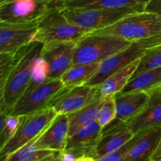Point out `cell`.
Masks as SVG:
<instances>
[{"label": "cell", "mask_w": 161, "mask_h": 161, "mask_svg": "<svg viewBox=\"0 0 161 161\" xmlns=\"http://www.w3.org/2000/svg\"><path fill=\"white\" fill-rule=\"evenodd\" d=\"M54 160L60 161H88L95 160L94 153L83 149H69L57 152Z\"/></svg>", "instance_id": "f1b7e54d"}, {"label": "cell", "mask_w": 161, "mask_h": 161, "mask_svg": "<svg viewBox=\"0 0 161 161\" xmlns=\"http://www.w3.org/2000/svg\"><path fill=\"white\" fill-rule=\"evenodd\" d=\"M149 0H66L49 2L60 8L88 9V8H122L146 5Z\"/></svg>", "instance_id": "ffe728a7"}, {"label": "cell", "mask_w": 161, "mask_h": 161, "mask_svg": "<svg viewBox=\"0 0 161 161\" xmlns=\"http://www.w3.org/2000/svg\"><path fill=\"white\" fill-rule=\"evenodd\" d=\"M43 43L32 41L16 52V60L6 85L0 91V113L9 114L31 81L35 59L42 51Z\"/></svg>", "instance_id": "6da1fadb"}, {"label": "cell", "mask_w": 161, "mask_h": 161, "mask_svg": "<svg viewBox=\"0 0 161 161\" xmlns=\"http://www.w3.org/2000/svg\"><path fill=\"white\" fill-rule=\"evenodd\" d=\"M156 89H157V90H158V91H161V84L160 85V86H157V87H156Z\"/></svg>", "instance_id": "836d02e7"}, {"label": "cell", "mask_w": 161, "mask_h": 161, "mask_svg": "<svg viewBox=\"0 0 161 161\" xmlns=\"http://www.w3.org/2000/svg\"><path fill=\"white\" fill-rule=\"evenodd\" d=\"M57 115L53 108L47 107L35 113L20 116V122L15 135L0 149V160L6 161L14 152L28 143L37 140Z\"/></svg>", "instance_id": "5b68a950"}, {"label": "cell", "mask_w": 161, "mask_h": 161, "mask_svg": "<svg viewBox=\"0 0 161 161\" xmlns=\"http://www.w3.org/2000/svg\"><path fill=\"white\" fill-rule=\"evenodd\" d=\"M37 22L12 23L0 21V52L15 53L34 41Z\"/></svg>", "instance_id": "7c38bea8"}, {"label": "cell", "mask_w": 161, "mask_h": 161, "mask_svg": "<svg viewBox=\"0 0 161 161\" xmlns=\"http://www.w3.org/2000/svg\"><path fill=\"white\" fill-rule=\"evenodd\" d=\"M49 3L50 6L47 12L37 21L34 41L43 44L50 42L76 41L91 32V30L69 21L59 6L52 3Z\"/></svg>", "instance_id": "3957f363"}, {"label": "cell", "mask_w": 161, "mask_h": 161, "mask_svg": "<svg viewBox=\"0 0 161 161\" xmlns=\"http://www.w3.org/2000/svg\"><path fill=\"white\" fill-rule=\"evenodd\" d=\"M102 134V127L97 121H94L69 136L65 149H83L91 152L94 154L96 160V148Z\"/></svg>", "instance_id": "e0dca14e"}, {"label": "cell", "mask_w": 161, "mask_h": 161, "mask_svg": "<svg viewBox=\"0 0 161 161\" xmlns=\"http://www.w3.org/2000/svg\"><path fill=\"white\" fill-rule=\"evenodd\" d=\"M64 87L61 79L30 83L9 114L25 116L49 107L50 102Z\"/></svg>", "instance_id": "ba28073f"}, {"label": "cell", "mask_w": 161, "mask_h": 161, "mask_svg": "<svg viewBox=\"0 0 161 161\" xmlns=\"http://www.w3.org/2000/svg\"><path fill=\"white\" fill-rule=\"evenodd\" d=\"M161 44V36L134 41L129 47L102 61L95 75L84 85L97 86L109 75L139 59L148 48Z\"/></svg>", "instance_id": "52a82bcc"}, {"label": "cell", "mask_w": 161, "mask_h": 161, "mask_svg": "<svg viewBox=\"0 0 161 161\" xmlns=\"http://www.w3.org/2000/svg\"><path fill=\"white\" fill-rule=\"evenodd\" d=\"M116 107L114 96L106 97L105 102L99 111L97 119V123L103 129L108 124H110L113 119H116Z\"/></svg>", "instance_id": "83f0119b"}, {"label": "cell", "mask_w": 161, "mask_h": 161, "mask_svg": "<svg viewBox=\"0 0 161 161\" xmlns=\"http://www.w3.org/2000/svg\"><path fill=\"white\" fill-rule=\"evenodd\" d=\"M90 33L116 36L130 42L158 37L161 36V15L145 10L133 13L110 26Z\"/></svg>", "instance_id": "7a4b0ae2"}, {"label": "cell", "mask_w": 161, "mask_h": 161, "mask_svg": "<svg viewBox=\"0 0 161 161\" xmlns=\"http://www.w3.org/2000/svg\"><path fill=\"white\" fill-rule=\"evenodd\" d=\"M150 97L149 91H132L117 93L114 95L116 107V117L127 123L145 108Z\"/></svg>", "instance_id": "2e32d148"}, {"label": "cell", "mask_w": 161, "mask_h": 161, "mask_svg": "<svg viewBox=\"0 0 161 161\" xmlns=\"http://www.w3.org/2000/svg\"><path fill=\"white\" fill-rule=\"evenodd\" d=\"M127 124L115 119L102 129V137L96 148V160L117 150L134 136Z\"/></svg>", "instance_id": "4fadbf2b"}, {"label": "cell", "mask_w": 161, "mask_h": 161, "mask_svg": "<svg viewBox=\"0 0 161 161\" xmlns=\"http://www.w3.org/2000/svg\"><path fill=\"white\" fill-rule=\"evenodd\" d=\"M145 11L161 15V0H149L145 6Z\"/></svg>", "instance_id": "4dcf8cb0"}, {"label": "cell", "mask_w": 161, "mask_h": 161, "mask_svg": "<svg viewBox=\"0 0 161 161\" xmlns=\"http://www.w3.org/2000/svg\"><path fill=\"white\" fill-rule=\"evenodd\" d=\"M131 42L116 36L88 33L75 42L73 64L102 62L127 48Z\"/></svg>", "instance_id": "277c9868"}, {"label": "cell", "mask_w": 161, "mask_h": 161, "mask_svg": "<svg viewBox=\"0 0 161 161\" xmlns=\"http://www.w3.org/2000/svg\"><path fill=\"white\" fill-rule=\"evenodd\" d=\"M106 97L100 96L80 109L69 114V137L80 129L97 121L99 111Z\"/></svg>", "instance_id": "d6986e66"}, {"label": "cell", "mask_w": 161, "mask_h": 161, "mask_svg": "<svg viewBox=\"0 0 161 161\" xmlns=\"http://www.w3.org/2000/svg\"><path fill=\"white\" fill-rule=\"evenodd\" d=\"M150 97L141 113L127 123L134 134L143 130L161 127V91H149Z\"/></svg>", "instance_id": "9a60e30c"}, {"label": "cell", "mask_w": 161, "mask_h": 161, "mask_svg": "<svg viewBox=\"0 0 161 161\" xmlns=\"http://www.w3.org/2000/svg\"><path fill=\"white\" fill-rule=\"evenodd\" d=\"M146 130H143L135 134L130 139H129L127 142L124 143L117 150L102 157L99 161H124L129 153L135 147V146L137 144L138 140L142 136Z\"/></svg>", "instance_id": "4316f807"}, {"label": "cell", "mask_w": 161, "mask_h": 161, "mask_svg": "<svg viewBox=\"0 0 161 161\" xmlns=\"http://www.w3.org/2000/svg\"><path fill=\"white\" fill-rule=\"evenodd\" d=\"M145 6L139 5L122 8L61 9L69 21L93 31L110 26L129 14L145 10Z\"/></svg>", "instance_id": "8992f818"}, {"label": "cell", "mask_w": 161, "mask_h": 161, "mask_svg": "<svg viewBox=\"0 0 161 161\" xmlns=\"http://www.w3.org/2000/svg\"><path fill=\"white\" fill-rule=\"evenodd\" d=\"M69 138V116L58 114L43 133L34 142L38 148L60 152L65 149Z\"/></svg>", "instance_id": "5bb4252c"}, {"label": "cell", "mask_w": 161, "mask_h": 161, "mask_svg": "<svg viewBox=\"0 0 161 161\" xmlns=\"http://www.w3.org/2000/svg\"><path fill=\"white\" fill-rule=\"evenodd\" d=\"M151 161H161V140L160 145H159L158 148H157V151L154 153L153 157Z\"/></svg>", "instance_id": "1f68e13d"}, {"label": "cell", "mask_w": 161, "mask_h": 161, "mask_svg": "<svg viewBox=\"0 0 161 161\" xmlns=\"http://www.w3.org/2000/svg\"><path fill=\"white\" fill-rule=\"evenodd\" d=\"M49 6L50 3L45 0H1L0 21L37 22Z\"/></svg>", "instance_id": "9c48e42d"}, {"label": "cell", "mask_w": 161, "mask_h": 161, "mask_svg": "<svg viewBox=\"0 0 161 161\" xmlns=\"http://www.w3.org/2000/svg\"><path fill=\"white\" fill-rule=\"evenodd\" d=\"M47 2H61V1H66V0H45Z\"/></svg>", "instance_id": "d6a6232c"}, {"label": "cell", "mask_w": 161, "mask_h": 161, "mask_svg": "<svg viewBox=\"0 0 161 161\" xmlns=\"http://www.w3.org/2000/svg\"><path fill=\"white\" fill-rule=\"evenodd\" d=\"M16 60L15 53L0 52V91L6 85Z\"/></svg>", "instance_id": "f546056e"}, {"label": "cell", "mask_w": 161, "mask_h": 161, "mask_svg": "<svg viewBox=\"0 0 161 161\" xmlns=\"http://www.w3.org/2000/svg\"><path fill=\"white\" fill-rule=\"evenodd\" d=\"M161 140V127H153L145 131L124 161L151 160Z\"/></svg>", "instance_id": "ac0fdd59"}, {"label": "cell", "mask_w": 161, "mask_h": 161, "mask_svg": "<svg viewBox=\"0 0 161 161\" xmlns=\"http://www.w3.org/2000/svg\"><path fill=\"white\" fill-rule=\"evenodd\" d=\"M139 59L116 71L99 85L102 97L114 96L124 89L125 85L128 83L129 80L135 74L139 63Z\"/></svg>", "instance_id": "44dd1931"}, {"label": "cell", "mask_w": 161, "mask_h": 161, "mask_svg": "<svg viewBox=\"0 0 161 161\" xmlns=\"http://www.w3.org/2000/svg\"><path fill=\"white\" fill-rule=\"evenodd\" d=\"M161 84V68L144 71L133 75L120 93L149 91Z\"/></svg>", "instance_id": "603a6c76"}, {"label": "cell", "mask_w": 161, "mask_h": 161, "mask_svg": "<svg viewBox=\"0 0 161 161\" xmlns=\"http://www.w3.org/2000/svg\"><path fill=\"white\" fill-rule=\"evenodd\" d=\"M76 41L50 42L43 44L41 57L47 64L48 80L61 79L63 74L72 67Z\"/></svg>", "instance_id": "8fae6325"}, {"label": "cell", "mask_w": 161, "mask_h": 161, "mask_svg": "<svg viewBox=\"0 0 161 161\" xmlns=\"http://www.w3.org/2000/svg\"><path fill=\"white\" fill-rule=\"evenodd\" d=\"M55 154V151L38 148L34 142H31L11 154L6 161H52L54 160Z\"/></svg>", "instance_id": "cb8c5ba5"}, {"label": "cell", "mask_w": 161, "mask_h": 161, "mask_svg": "<svg viewBox=\"0 0 161 161\" xmlns=\"http://www.w3.org/2000/svg\"><path fill=\"white\" fill-rule=\"evenodd\" d=\"M0 149L13 138L17 131L20 122V116L0 113Z\"/></svg>", "instance_id": "d4e9b609"}, {"label": "cell", "mask_w": 161, "mask_h": 161, "mask_svg": "<svg viewBox=\"0 0 161 161\" xmlns=\"http://www.w3.org/2000/svg\"><path fill=\"white\" fill-rule=\"evenodd\" d=\"M102 96L99 86L81 85L75 87L64 86L50 102L51 107L57 114H70L80 109Z\"/></svg>", "instance_id": "30bf717a"}, {"label": "cell", "mask_w": 161, "mask_h": 161, "mask_svg": "<svg viewBox=\"0 0 161 161\" xmlns=\"http://www.w3.org/2000/svg\"><path fill=\"white\" fill-rule=\"evenodd\" d=\"M157 68H161V44L149 47L145 51L140 58L138 68L133 75Z\"/></svg>", "instance_id": "484cf974"}, {"label": "cell", "mask_w": 161, "mask_h": 161, "mask_svg": "<svg viewBox=\"0 0 161 161\" xmlns=\"http://www.w3.org/2000/svg\"><path fill=\"white\" fill-rule=\"evenodd\" d=\"M102 62L86 63V64H75L66 71L61 80L66 87H75L84 85L91 80L100 69Z\"/></svg>", "instance_id": "7402d4cb"}]
</instances>
